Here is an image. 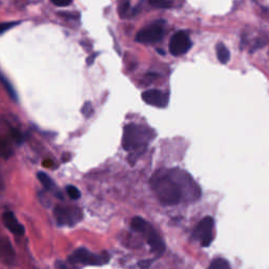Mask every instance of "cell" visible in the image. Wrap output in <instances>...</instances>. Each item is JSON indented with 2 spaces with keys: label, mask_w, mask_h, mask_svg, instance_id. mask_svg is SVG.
<instances>
[{
  "label": "cell",
  "mask_w": 269,
  "mask_h": 269,
  "mask_svg": "<svg viewBox=\"0 0 269 269\" xmlns=\"http://www.w3.org/2000/svg\"><path fill=\"white\" fill-rule=\"evenodd\" d=\"M150 1H151V4L156 7L168 8L171 6L173 0H150Z\"/></svg>",
  "instance_id": "cell-16"
},
{
  "label": "cell",
  "mask_w": 269,
  "mask_h": 269,
  "mask_svg": "<svg viewBox=\"0 0 269 269\" xmlns=\"http://www.w3.org/2000/svg\"><path fill=\"white\" fill-rule=\"evenodd\" d=\"M10 154H11V152L8 151V149L6 147V145L4 144V142H2L1 140H0V156L4 157V156H7Z\"/></svg>",
  "instance_id": "cell-21"
},
{
  "label": "cell",
  "mask_w": 269,
  "mask_h": 269,
  "mask_svg": "<svg viewBox=\"0 0 269 269\" xmlns=\"http://www.w3.org/2000/svg\"><path fill=\"white\" fill-rule=\"evenodd\" d=\"M2 221L4 226L16 236H22L24 233V228L22 225L16 219V216L13 213L7 212L2 215Z\"/></svg>",
  "instance_id": "cell-11"
},
{
  "label": "cell",
  "mask_w": 269,
  "mask_h": 269,
  "mask_svg": "<svg viewBox=\"0 0 269 269\" xmlns=\"http://www.w3.org/2000/svg\"><path fill=\"white\" fill-rule=\"evenodd\" d=\"M155 195L163 205L173 206L182 201H195L201 190L186 171L170 169L157 171L151 180Z\"/></svg>",
  "instance_id": "cell-1"
},
{
  "label": "cell",
  "mask_w": 269,
  "mask_h": 269,
  "mask_svg": "<svg viewBox=\"0 0 269 269\" xmlns=\"http://www.w3.org/2000/svg\"><path fill=\"white\" fill-rule=\"evenodd\" d=\"M152 265V260H143V261L139 262V267L141 269H147Z\"/></svg>",
  "instance_id": "cell-23"
},
{
  "label": "cell",
  "mask_w": 269,
  "mask_h": 269,
  "mask_svg": "<svg viewBox=\"0 0 269 269\" xmlns=\"http://www.w3.org/2000/svg\"><path fill=\"white\" fill-rule=\"evenodd\" d=\"M214 219L212 216H205L198 224L195 230V237L201 241L203 247L210 246L214 240Z\"/></svg>",
  "instance_id": "cell-5"
},
{
  "label": "cell",
  "mask_w": 269,
  "mask_h": 269,
  "mask_svg": "<svg viewBox=\"0 0 269 269\" xmlns=\"http://www.w3.org/2000/svg\"><path fill=\"white\" fill-rule=\"evenodd\" d=\"M54 214L59 224L67 225V226L76 225L82 219V212L80 208L73 206H57Z\"/></svg>",
  "instance_id": "cell-4"
},
{
  "label": "cell",
  "mask_w": 269,
  "mask_h": 269,
  "mask_svg": "<svg viewBox=\"0 0 269 269\" xmlns=\"http://www.w3.org/2000/svg\"><path fill=\"white\" fill-rule=\"evenodd\" d=\"M12 136L17 142L21 141V134L18 131H16V129H12Z\"/></svg>",
  "instance_id": "cell-24"
},
{
  "label": "cell",
  "mask_w": 269,
  "mask_h": 269,
  "mask_svg": "<svg viewBox=\"0 0 269 269\" xmlns=\"http://www.w3.org/2000/svg\"><path fill=\"white\" fill-rule=\"evenodd\" d=\"M154 137L151 129L143 125L131 123L124 127L122 145L129 153L141 154Z\"/></svg>",
  "instance_id": "cell-2"
},
{
  "label": "cell",
  "mask_w": 269,
  "mask_h": 269,
  "mask_svg": "<svg viewBox=\"0 0 269 269\" xmlns=\"http://www.w3.org/2000/svg\"><path fill=\"white\" fill-rule=\"evenodd\" d=\"M51 1L52 3H54L59 7H64L71 4L73 2V0H51Z\"/></svg>",
  "instance_id": "cell-20"
},
{
  "label": "cell",
  "mask_w": 269,
  "mask_h": 269,
  "mask_svg": "<svg viewBox=\"0 0 269 269\" xmlns=\"http://www.w3.org/2000/svg\"><path fill=\"white\" fill-rule=\"evenodd\" d=\"M4 187V184H3V179H2V176L1 173H0V190H2Z\"/></svg>",
  "instance_id": "cell-26"
},
{
  "label": "cell",
  "mask_w": 269,
  "mask_h": 269,
  "mask_svg": "<svg viewBox=\"0 0 269 269\" xmlns=\"http://www.w3.org/2000/svg\"><path fill=\"white\" fill-rule=\"evenodd\" d=\"M164 34L163 27L159 23H153L138 32L136 40L140 43H154L162 39Z\"/></svg>",
  "instance_id": "cell-7"
},
{
  "label": "cell",
  "mask_w": 269,
  "mask_h": 269,
  "mask_svg": "<svg viewBox=\"0 0 269 269\" xmlns=\"http://www.w3.org/2000/svg\"><path fill=\"white\" fill-rule=\"evenodd\" d=\"M142 233L145 236L147 243H149V245L153 250V253L158 257L162 256L164 251H165V244H164V242L162 238L159 236V233L153 228V226H151L150 223Z\"/></svg>",
  "instance_id": "cell-8"
},
{
  "label": "cell",
  "mask_w": 269,
  "mask_h": 269,
  "mask_svg": "<svg viewBox=\"0 0 269 269\" xmlns=\"http://www.w3.org/2000/svg\"><path fill=\"white\" fill-rule=\"evenodd\" d=\"M192 48V41L185 32H177L170 39L169 52L173 56H181Z\"/></svg>",
  "instance_id": "cell-6"
},
{
  "label": "cell",
  "mask_w": 269,
  "mask_h": 269,
  "mask_svg": "<svg viewBox=\"0 0 269 269\" xmlns=\"http://www.w3.org/2000/svg\"><path fill=\"white\" fill-rule=\"evenodd\" d=\"M18 23V22H3V23H0V35H1L2 33L6 32L7 30H10L11 28L15 27V25Z\"/></svg>",
  "instance_id": "cell-19"
},
{
  "label": "cell",
  "mask_w": 269,
  "mask_h": 269,
  "mask_svg": "<svg viewBox=\"0 0 269 269\" xmlns=\"http://www.w3.org/2000/svg\"><path fill=\"white\" fill-rule=\"evenodd\" d=\"M14 261L15 251L11 242L6 238H1L0 239V262L6 265H12Z\"/></svg>",
  "instance_id": "cell-10"
},
{
  "label": "cell",
  "mask_w": 269,
  "mask_h": 269,
  "mask_svg": "<svg viewBox=\"0 0 269 269\" xmlns=\"http://www.w3.org/2000/svg\"><path fill=\"white\" fill-rule=\"evenodd\" d=\"M95 57H96V54H94L93 56H91L90 58H88V64H92V63H93Z\"/></svg>",
  "instance_id": "cell-27"
},
{
  "label": "cell",
  "mask_w": 269,
  "mask_h": 269,
  "mask_svg": "<svg viewBox=\"0 0 269 269\" xmlns=\"http://www.w3.org/2000/svg\"><path fill=\"white\" fill-rule=\"evenodd\" d=\"M142 99L150 106L161 108H165L169 101L168 95L159 90H150L144 92L142 94Z\"/></svg>",
  "instance_id": "cell-9"
},
{
  "label": "cell",
  "mask_w": 269,
  "mask_h": 269,
  "mask_svg": "<svg viewBox=\"0 0 269 269\" xmlns=\"http://www.w3.org/2000/svg\"><path fill=\"white\" fill-rule=\"evenodd\" d=\"M82 112L83 114L88 117V116H91L92 112H93V108L91 106V103H85L84 107L82 108Z\"/></svg>",
  "instance_id": "cell-22"
},
{
  "label": "cell",
  "mask_w": 269,
  "mask_h": 269,
  "mask_svg": "<svg viewBox=\"0 0 269 269\" xmlns=\"http://www.w3.org/2000/svg\"><path fill=\"white\" fill-rule=\"evenodd\" d=\"M216 57H218L219 61L223 64L229 61L230 52L226 47H225L224 43H219V45L216 46Z\"/></svg>",
  "instance_id": "cell-12"
},
{
  "label": "cell",
  "mask_w": 269,
  "mask_h": 269,
  "mask_svg": "<svg viewBox=\"0 0 269 269\" xmlns=\"http://www.w3.org/2000/svg\"><path fill=\"white\" fill-rule=\"evenodd\" d=\"M207 269H231V268L226 260L222 258H216L213 260V262L210 264Z\"/></svg>",
  "instance_id": "cell-13"
},
{
  "label": "cell",
  "mask_w": 269,
  "mask_h": 269,
  "mask_svg": "<svg viewBox=\"0 0 269 269\" xmlns=\"http://www.w3.org/2000/svg\"><path fill=\"white\" fill-rule=\"evenodd\" d=\"M39 181H40V183L45 186V188L47 189H51L52 187H53V182H52L51 178L47 175V173L45 172H38V175H37Z\"/></svg>",
  "instance_id": "cell-15"
},
{
  "label": "cell",
  "mask_w": 269,
  "mask_h": 269,
  "mask_svg": "<svg viewBox=\"0 0 269 269\" xmlns=\"http://www.w3.org/2000/svg\"><path fill=\"white\" fill-rule=\"evenodd\" d=\"M129 6H131V3H129V0H121L119 5H118V12L121 17H124L126 13L129 10Z\"/></svg>",
  "instance_id": "cell-17"
},
{
  "label": "cell",
  "mask_w": 269,
  "mask_h": 269,
  "mask_svg": "<svg viewBox=\"0 0 269 269\" xmlns=\"http://www.w3.org/2000/svg\"><path fill=\"white\" fill-rule=\"evenodd\" d=\"M109 256L108 253H103L102 256L95 255L85 248H78L69 257V261L74 264H85L92 266H100L104 263H108Z\"/></svg>",
  "instance_id": "cell-3"
},
{
  "label": "cell",
  "mask_w": 269,
  "mask_h": 269,
  "mask_svg": "<svg viewBox=\"0 0 269 269\" xmlns=\"http://www.w3.org/2000/svg\"><path fill=\"white\" fill-rule=\"evenodd\" d=\"M56 269H68V268H67V266H66L65 264H63V263H58V264L56 265Z\"/></svg>",
  "instance_id": "cell-25"
},
{
  "label": "cell",
  "mask_w": 269,
  "mask_h": 269,
  "mask_svg": "<svg viewBox=\"0 0 269 269\" xmlns=\"http://www.w3.org/2000/svg\"><path fill=\"white\" fill-rule=\"evenodd\" d=\"M66 193L68 195V197L73 199V200H77V199L80 198V192L78 190L75 186H67L66 187Z\"/></svg>",
  "instance_id": "cell-18"
},
{
  "label": "cell",
  "mask_w": 269,
  "mask_h": 269,
  "mask_svg": "<svg viewBox=\"0 0 269 269\" xmlns=\"http://www.w3.org/2000/svg\"><path fill=\"white\" fill-rule=\"evenodd\" d=\"M149 222H146L144 219L140 218V216H136L132 220V228L138 232H143V230L146 228Z\"/></svg>",
  "instance_id": "cell-14"
}]
</instances>
